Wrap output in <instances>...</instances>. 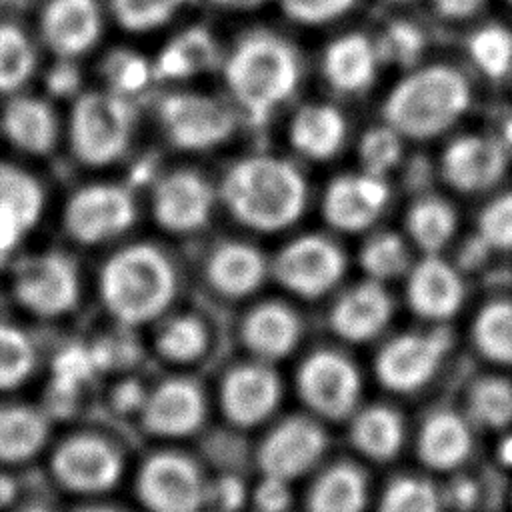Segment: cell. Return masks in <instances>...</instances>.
I'll use <instances>...</instances> for the list:
<instances>
[{"label":"cell","mask_w":512,"mask_h":512,"mask_svg":"<svg viewBox=\"0 0 512 512\" xmlns=\"http://www.w3.org/2000/svg\"><path fill=\"white\" fill-rule=\"evenodd\" d=\"M218 196L236 222L256 232L274 234L302 218L308 184L290 160L252 154L226 170Z\"/></svg>","instance_id":"6da1fadb"},{"label":"cell","mask_w":512,"mask_h":512,"mask_svg":"<svg viewBox=\"0 0 512 512\" xmlns=\"http://www.w3.org/2000/svg\"><path fill=\"white\" fill-rule=\"evenodd\" d=\"M222 76L234 104L250 122L264 124L294 94L300 82V58L282 36L254 30L224 56Z\"/></svg>","instance_id":"7a4b0ae2"},{"label":"cell","mask_w":512,"mask_h":512,"mask_svg":"<svg viewBox=\"0 0 512 512\" xmlns=\"http://www.w3.org/2000/svg\"><path fill=\"white\" fill-rule=\"evenodd\" d=\"M468 78L448 64H428L400 78L382 102V120L400 136L430 140L448 132L468 112Z\"/></svg>","instance_id":"3957f363"},{"label":"cell","mask_w":512,"mask_h":512,"mask_svg":"<svg viewBox=\"0 0 512 512\" xmlns=\"http://www.w3.org/2000/svg\"><path fill=\"white\" fill-rule=\"evenodd\" d=\"M178 276L170 258L152 244H132L108 258L100 294L108 312L126 326L158 318L174 300Z\"/></svg>","instance_id":"277c9868"},{"label":"cell","mask_w":512,"mask_h":512,"mask_svg":"<svg viewBox=\"0 0 512 512\" xmlns=\"http://www.w3.org/2000/svg\"><path fill=\"white\" fill-rule=\"evenodd\" d=\"M136 128V104L112 90L84 92L70 114L74 154L92 166H106L124 156Z\"/></svg>","instance_id":"5b68a950"},{"label":"cell","mask_w":512,"mask_h":512,"mask_svg":"<svg viewBox=\"0 0 512 512\" xmlns=\"http://www.w3.org/2000/svg\"><path fill=\"white\" fill-rule=\"evenodd\" d=\"M164 138L184 152H206L224 144L234 128L236 114L220 98L194 90H174L156 106Z\"/></svg>","instance_id":"8992f818"},{"label":"cell","mask_w":512,"mask_h":512,"mask_svg":"<svg viewBox=\"0 0 512 512\" xmlns=\"http://www.w3.org/2000/svg\"><path fill=\"white\" fill-rule=\"evenodd\" d=\"M270 270L284 290L314 300L342 280L346 256L334 240L312 232L296 236L282 246Z\"/></svg>","instance_id":"52a82bcc"},{"label":"cell","mask_w":512,"mask_h":512,"mask_svg":"<svg viewBox=\"0 0 512 512\" xmlns=\"http://www.w3.org/2000/svg\"><path fill=\"white\" fill-rule=\"evenodd\" d=\"M296 388L302 402L326 420L350 418L358 410L362 380L350 358L336 350L308 354L298 372Z\"/></svg>","instance_id":"ba28073f"},{"label":"cell","mask_w":512,"mask_h":512,"mask_svg":"<svg viewBox=\"0 0 512 512\" xmlns=\"http://www.w3.org/2000/svg\"><path fill=\"white\" fill-rule=\"evenodd\" d=\"M206 482L190 456L168 450L146 458L136 492L150 512H200L206 506Z\"/></svg>","instance_id":"9c48e42d"},{"label":"cell","mask_w":512,"mask_h":512,"mask_svg":"<svg viewBox=\"0 0 512 512\" xmlns=\"http://www.w3.org/2000/svg\"><path fill=\"white\" fill-rule=\"evenodd\" d=\"M450 346L452 338L444 328L394 336L376 356V376L388 390L414 392L440 370Z\"/></svg>","instance_id":"30bf717a"},{"label":"cell","mask_w":512,"mask_h":512,"mask_svg":"<svg viewBox=\"0 0 512 512\" xmlns=\"http://www.w3.org/2000/svg\"><path fill=\"white\" fill-rule=\"evenodd\" d=\"M136 220L132 192L120 184L80 188L66 204L64 228L80 244H100L126 232Z\"/></svg>","instance_id":"8fae6325"},{"label":"cell","mask_w":512,"mask_h":512,"mask_svg":"<svg viewBox=\"0 0 512 512\" xmlns=\"http://www.w3.org/2000/svg\"><path fill=\"white\" fill-rule=\"evenodd\" d=\"M14 292L22 306L38 316H60L72 310L80 296L74 264L58 252L24 258L14 268Z\"/></svg>","instance_id":"7c38bea8"},{"label":"cell","mask_w":512,"mask_h":512,"mask_svg":"<svg viewBox=\"0 0 512 512\" xmlns=\"http://www.w3.org/2000/svg\"><path fill=\"white\" fill-rule=\"evenodd\" d=\"M216 192L212 184L194 170H172L152 190L154 222L170 234L186 236L202 230L214 212Z\"/></svg>","instance_id":"4fadbf2b"},{"label":"cell","mask_w":512,"mask_h":512,"mask_svg":"<svg viewBox=\"0 0 512 512\" xmlns=\"http://www.w3.org/2000/svg\"><path fill=\"white\" fill-rule=\"evenodd\" d=\"M510 154L496 134H462L442 150L440 174L456 192H486L504 178Z\"/></svg>","instance_id":"5bb4252c"},{"label":"cell","mask_w":512,"mask_h":512,"mask_svg":"<svg viewBox=\"0 0 512 512\" xmlns=\"http://www.w3.org/2000/svg\"><path fill=\"white\" fill-rule=\"evenodd\" d=\"M326 446L328 438L316 420L292 416L278 422L260 442L258 468L262 476L294 482L320 462Z\"/></svg>","instance_id":"9a60e30c"},{"label":"cell","mask_w":512,"mask_h":512,"mask_svg":"<svg viewBox=\"0 0 512 512\" xmlns=\"http://www.w3.org/2000/svg\"><path fill=\"white\" fill-rule=\"evenodd\" d=\"M388 202L390 186L386 178L360 170L330 180L320 210L330 228L344 234H358L382 216Z\"/></svg>","instance_id":"2e32d148"},{"label":"cell","mask_w":512,"mask_h":512,"mask_svg":"<svg viewBox=\"0 0 512 512\" xmlns=\"http://www.w3.org/2000/svg\"><path fill=\"white\" fill-rule=\"evenodd\" d=\"M280 398V378L272 364L262 360L230 368L220 384V408L226 420L240 428H252L268 420Z\"/></svg>","instance_id":"e0dca14e"},{"label":"cell","mask_w":512,"mask_h":512,"mask_svg":"<svg viewBox=\"0 0 512 512\" xmlns=\"http://www.w3.org/2000/svg\"><path fill=\"white\" fill-rule=\"evenodd\" d=\"M144 428L162 438H184L206 418L202 388L190 378H168L146 394L140 408Z\"/></svg>","instance_id":"ac0fdd59"},{"label":"cell","mask_w":512,"mask_h":512,"mask_svg":"<svg viewBox=\"0 0 512 512\" xmlns=\"http://www.w3.org/2000/svg\"><path fill=\"white\" fill-rule=\"evenodd\" d=\"M464 298L466 284L460 272L440 254H424L406 272V300L422 318L446 320L462 308Z\"/></svg>","instance_id":"d6986e66"},{"label":"cell","mask_w":512,"mask_h":512,"mask_svg":"<svg viewBox=\"0 0 512 512\" xmlns=\"http://www.w3.org/2000/svg\"><path fill=\"white\" fill-rule=\"evenodd\" d=\"M56 476L78 492H104L122 474V460L114 446L100 438L68 440L54 458Z\"/></svg>","instance_id":"ffe728a7"},{"label":"cell","mask_w":512,"mask_h":512,"mask_svg":"<svg viewBox=\"0 0 512 512\" xmlns=\"http://www.w3.org/2000/svg\"><path fill=\"white\" fill-rule=\"evenodd\" d=\"M392 318V296L382 282L366 278L338 296L330 310L332 330L348 342L378 336Z\"/></svg>","instance_id":"44dd1931"},{"label":"cell","mask_w":512,"mask_h":512,"mask_svg":"<svg viewBox=\"0 0 512 512\" xmlns=\"http://www.w3.org/2000/svg\"><path fill=\"white\" fill-rule=\"evenodd\" d=\"M102 32L96 0H52L42 16V34L48 48L62 60L88 52Z\"/></svg>","instance_id":"7402d4cb"},{"label":"cell","mask_w":512,"mask_h":512,"mask_svg":"<svg viewBox=\"0 0 512 512\" xmlns=\"http://www.w3.org/2000/svg\"><path fill=\"white\" fill-rule=\"evenodd\" d=\"M44 198L26 172L0 164V262L38 224Z\"/></svg>","instance_id":"603a6c76"},{"label":"cell","mask_w":512,"mask_h":512,"mask_svg":"<svg viewBox=\"0 0 512 512\" xmlns=\"http://www.w3.org/2000/svg\"><path fill=\"white\" fill-rule=\"evenodd\" d=\"M242 342L256 360L278 362L286 358L302 336L298 314L282 302H262L254 306L242 322Z\"/></svg>","instance_id":"cb8c5ba5"},{"label":"cell","mask_w":512,"mask_h":512,"mask_svg":"<svg viewBox=\"0 0 512 512\" xmlns=\"http://www.w3.org/2000/svg\"><path fill=\"white\" fill-rule=\"evenodd\" d=\"M380 56L366 34L348 32L334 38L322 54V76L340 94H360L376 78Z\"/></svg>","instance_id":"d4e9b609"},{"label":"cell","mask_w":512,"mask_h":512,"mask_svg":"<svg viewBox=\"0 0 512 512\" xmlns=\"http://www.w3.org/2000/svg\"><path fill=\"white\" fill-rule=\"evenodd\" d=\"M268 262L262 252L246 242H224L206 260L208 284L226 298H246L266 280Z\"/></svg>","instance_id":"484cf974"},{"label":"cell","mask_w":512,"mask_h":512,"mask_svg":"<svg viewBox=\"0 0 512 512\" xmlns=\"http://www.w3.org/2000/svg\"><path fill=\"white\" fill-rule=\"evenodd\" d=\"M348 124L344 114L326 102H310L298 108L288 124L290 146L314 162H326L344 146Z\"/></svg>","instance_id":"4316f807"},{"label":"cell","mask_w":512,"mask_h":512,"mask_svg":"<svg viewBox=\"0 0 512 512\" xmlns=\"http://www.w3.org/2000/svg\"><path fill=\"white\" fill-rule=\"evenodd\" d=\"M416 450L420 460L432 470H454L472 452V424L452 410L430 414L418 434Z\"/></svg>","instance_id":"83f0119b"},{"label":"cell","mask_w":512,"mask_h":512,"mask_svg":"<svg viewBox=\"0 0 512 512\" xmlns=\"http://www.w3.org/2000/svg\"><path fill=\"white\" fill-rule=\"evenodd\" d=\"M216 38L200 26H192L174 36L156 56V80H186L210 72L220 62Z\"/></svg>","instance_id":"f1b7e54d"},{"label":"cell","mask_w":512,"mask_h":512,"mask_svg":"<svg viewBox=\"0 0 512 512\" xmlns=\"http://www.w3.org/2000/svg\"><path fill=\"white\" fill-rule=\"evenodd\" d=\"M368 482L352 462H334L312 482L306 496V512H364Z\"/></svg>","instance_id":"f546056e"},{"label":"cell","mask_w":512,"mask_h":512,"mask_svg":"<svg viewBox=\"0 0 512 512\" xmlns=\"http://www.w3.org/2000/svg\"><path fill=\"white\" fill-rule=\"evenodd\" d=\"M350 422L352 446L374 462H388L404 446V420L390 406H368L356 410Z\"/></svg>","instance_id":"4dcf8cb0"},{"label":"cell","mask_w":512,"mask_h":512,"mask_svg":"<svg viewBox=\"0 0 512 512\" xmlns=\"http://www.w3.org/2000/svg\"><path fill=\"white\" fill-rule=\"evenodd\" d=\"M2 130L6 138L20 150L42 154L50 150L56 138V122L52 110L36 98H14L2 112Z\"/></svg>","instance_id":"1f68e13d"},{"label":"cell","mask_w":512,"mask_h":512,"mask_svg":"<svg viewBox=\"0 0 512 512\" xmlns=\"http://www.w3.org/2000/svg\"><path fill=\"white\" fill-rule=\"evenodd\" d=\"M404 228L418 250L424 254H440L456 234L458 214L448 200L422 196L408 208Z\"/></svg>","instance_id":"d6a6232c"},{"label":"cell","mask_w":512,"mask_h":512,"mask_svg":"<svg viewBox=\"0 0 512 512\" xmlns=\"http://www.w3.org/2000/svg\"><path fill=\"white\" fill-rule=\"evenodd\" d=\"M466 418L470 424L504 432L512 428V380L502 374L476 378L466 394Z\"/></svg>","instance_id":"836d02e7"},{"label":"cell","mask_w":512,"mask_h":512,"mask_svg":"<svg viewBox=\"0 0 512 512\" xmlns=\"http://www.w3.org/2000/svg\"><path fill=\"white\" fill-rule=\"evenodd\" d=\"M472 342L490 364L512 368V298H494L476 312Z\"/></svg>","instance_id":"e575fe53"},{"label":"cell","mask_w":512,"mask_h":512,"mask_svg":"<svg viewBox=\"0 0 512 512\" xmlns=\"http://www.w3.org/2000/svg\"><path fill=\"white\" fill-rule=\"evenodd\" d=\"M472 66L488 80L500 82L512 74V28L488 22L466 40Z\"/></svg>","instance_id":"d590c367"},{"label":"cell","mask_w":512,"mask_h":512,"mask_svg":"<svg viewBox=\"0 0 512 512\" xmlns=\"http://www.w3.org/2000/svg\"><path fill=\"white\" fill-rule=\"evenodd\" d=\"M360 266L370 280L382 284L406 276L412 266L406 240L388 230L372 234L360 250Z\"/></svg>","instance_id":"8d00e7d4"},{"label":"cell","mask_w":512,"mask_h":512,"mask_svg":"<svg viewBox=\"0 0 512 512\" xmlns=\"http://www.w3.org/2000/svg\"><path fill=\"white\" fill-rule=\"evenodd\" d=\"M46 438L44 418L28 408L0 410V458L22 460L32 456Z\"/></svg>","instance_id":"74e56055"},{"label":"cell","mask_w":512,"mask_h":512,"mask_svg":"<svg viewBox=\"0 0 512 512\" xmlns=\"http://www.w3.org/2000/svg\"><path fill=\"white\" fill-rule=\"evenodd\" d=\"M208 346V330L194 314H178L170 318L156 338L158 352L178 364H188L200 358Z\"/></svg>","instance_id":"f35d334b"},{"label":"cell","mask_w":512,"mask_h":512,"mask_svg":"<svg viewBox=\"0 0 512 512\" xmlns=\"http://www.w3.org/2000/svg\"><path fill=\"white\" fill-rule=\"evenodd\" d=\"M102 72L108 90L128 100H134V96L142 94L150 86V82L156 80L154 64L146 56L130 50L112 52L106 58Z\"/></svg>","instance_id":"ab89813d"},{"label":"cell","mask_w":512,"mask_h":512,"mask_svg":"<svg viewBox=\"0 0 512 512\" xmlns=\"http://www.w3.org/2000/svg\"><path fill=\"white\" fill-rule=\"evenodd\" d=\"M378 512H442V502L426 478L404 474L384 488Z\"/></svg>","instance_id":"60d3db41"},{"label":"cell","mask_w":512,"mask_h":512,"mask_svg":"<svg viewBox=\"0 0 512 512\" xmlns=\"http://www.w3.org/2000/svg\"><path fill=\"white\" fill-rule=\"evenodd\" d=\"M34 70V50L24 32L0 24V92H14Z\"/></svg>","instance_id":"b9f144b4"},{"label":"cell","mask_w":512,"mask_h":512,"mask_svg":"<svg viewBox=\"0 0 512 512\" xmlns=\"http://www.w3.org/2000/svg\"><path fill=\"white\" fill-rule=\"evenodd\" d=\"M404 136H400L392 126L380 124L366 130L358 142L360 170L386 178L404 154Z\"/></svg>","instance_id":"7bdbcfd3"},{"label":"cell","mask_w":512,"mask_h":512,"mask_svg":"<svg viewBox=\"0 0 512 512\" xmlns=\"http://www.w3.org/2000/svg\"><path fill=\"white\" fill-rule=\"evenodd\" d=\"M190 0H110L116 22L128 32H150L170 22Z\"/></svg>","instance_id":"ee69618b"},{"label":"cell","mask_w":512,"mask_h":512,"mask_svg":"<svg viewBox=\"0 0 512 512\" xmlns=\"http://www.w3.org/2000/svg\"><path fill=\"white\" fill-rule=\"evenodd\" d=\"M476 238L484 250H512V190L494 196L478 214Z\"/></svg>","instance_id":"f6af8a7d"},{"label":"cell","mask_w":512,"mask_h":512,"mask_svg":"<svg viewBox=\"0 0 512 512\" xmlns=\"http://www.w3.org/2000/svg\"><path fill=\"white\" fill-rule=\"evenodd\" d=\"M426 38L422 30L406 20L390 22L380 38L376 40V50L380 62H390L402 68H410L422 56Z\"/></svg>","instance_id":"bcb514c9"},{"label":"cell","mask_w":512,"mask_h":512,"mask_svg":"<svg viewBox=\"0 0 512 512\" xmlns=\"http://www.w3.org/2000/svg\"><path fill=\"white\" fill-rule=\"evenodd\" d=\"M34 366V346L28 336L8 324H0V388L20 384Z\"/></svg>","instance_id":"7dc6e473"},{"label":"cell","mask_w":512,"mask_h":512,"mask_svg":"<svg viewBox=\"0 0 512 512\" xmlns=\"http://www.w3.org/2000/svg\"><path fill=\"white\" fill-rule=\"evenodd\" d=\"M102 368L94 348L70 346L62 350L54 362V380L62 394H72L78 386L86 384L92 374Z\"/></svg>","instance_id":"c3c4849f"},{"label":"cell","mask_w":512,"mask_h":512,"mask_svg":"<svg viewBox=\"0 0 512 512\" xmlns=\"http://www.w3.org/2000/svg\"><path fill=\"white\" fill-rule=\"evenodd\" d=\"M354 4L356 0H280L284 16L302 26L330 24L348 14Z\"/></svg>","instance_id":"681fc988"},{"label":"cell","mask_w":512,"mask_h":512,"mask_svg":"<svg viewBox=\"0 0 512 512\" xmlns=\"http://www.w3.org/2000/svg\"><path fill=\"white\" fill-rule=\"evenodd\" d=\"M246 502V486L232 474H222L212 482H206V504H212L218 512H236Z\"/></svg>","instance_id":"f907efd6"},{"label":"cell","mask_w":512,"mask_h":512,"mask_svg":"<svg viewBox=\"0 0 512 512\" xmlns=\"http://www.w3.org/2000/svg\"><path fill=\"white\" fill-rule=\"evenodd\" d=\"M290 484L280 478L262 476V482L254 490V502L260 512H286L292 502Z\"/></svg>","instance_id":"816d5d0a"},{"label":"cell","mask_w":512,"mask_h":512,"mask_svg":"<svg viewBox=\"0 0 512 512\" xmlns=\"http://www.w3.org/2000/svg\"><path fill=\"white\" fill-rule=\"evenodd\" d=\"M78 86H80V74L70 64V60H64V62L56 64L46 74V88H48L50 94H54L58 98L72 96L78 90Z\"/></svg>","instance_id":"f5cc1de1"},{"label":"cell","mask_w":512,"mask_h":512,"mask_svg":"<svg viewBox=\"0 0 512 512\" xmlns=\"http://www.w3.org/2000/svg\"><path fill=\"white\" fill-rule=\"evenodd\" d=\"M436 14L446 20H468L476 16L488 0H430Z\"/></svg>","instance_id":"db71d44e"},{"label":"cell","mask_w":512,"mask_h":512,"mask_svg":"<svg viewBox=\"0 0 512 512\" xmlns=\"http://www.w3.org/2000/svg\"><path fill=\"white\" fill-rule=\"evenodd\" d=\"M452 492H454V502L456 506H472L476 496H478V490L476 486L470 482V480H460L452 486Z\"/></svg>","instance_id":"11a10c76"},{"label":"cell","mask_w":512,"mask_h":512,"mask_svg":"<svg viewBox=\"0 0 512 512\" xmlns=\"http://www.w3.org/2000/svg\"><path fill=\"white\" fill-rule=\"evenodd\" d=\"M498 462H500L504 468H510V470H512V428L500 432Z\"/></svg>","instance_id":"9f6ffc18"},{"label":"cell","mask_w":512,"mask_h":512,"mask_svg":"<svg viewBox=\"0 0 512 512\" xmlns=\"http://www.w3.org/2000/svg\"><path fill=\"white\" fill-rule=\"evenodd\" d=\"M496 136H498V138L504 142V146L512 152V116L504 120V124L500 126V132H498Z\"/></svg>","instance_id":"6f0895ef"},{"label":"cell","mask_w":512,"mask_h":512,"mask_svg":"<svg viewBox=\"0 0 512 512\" xmlns=\"http://www.w3.org/2000/svg\"><path fill=\"white\" fill-rule=\"evenodd\" d=\"M78 512H118V510H112V508H84V510H78Z\"/></svg>","instance_id":"680465c9"},{"label":"cell","mask_w":512,"mask_h":512,"mask_svg":"<svg viewBox=\"0 0 512 512\" xmlns=\"http://www.w3.org/2000/svg\"><path fill=\"white\" fill-rule=\"evenodd\" d=\"M386 2H392V4H404V2H412V0H386Z\"/></svg>","instance_id":"91938a15"},{"label":"cell","mask_w":512,"mask_h":512,"mask_svg":"<svg viewBox=\"0 0 512 512\" xmlns=\"http://www.w3.org/2000/svg\"><path fill=\"white\" fill-rule=\"evenodd\" d=\"M506 4H508V6H510V8H512V0H506Z\"/></svg>","instance_id":"94428289"},{"label":"cell","mask_w":512,"mask_h":512,"mask_svg":"<svg viewBox=\"0 0 512 512\" xmlns=\"http://www.w3.org/2000/svg\"><path fill=\"white\" fill-rule=\"evenodd\" d=\"M218 2H224V0H218Z\"/></svg>","instance_id":"6125c7cd"}]
</instances>
